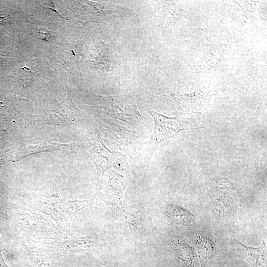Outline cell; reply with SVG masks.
Wrapping results in <instances>:
<instances>
[{
    "mask_svg": "<svg viewBox=\"0 0 267 267\" xmlns=\"http://www.w3.org/2000/svg\"><path fill=\"white\" fill-rule=\"evenodd\" d=\"M93 200H70L59 198L58 194L46 195L37 201V211L55 221L60 229L70 228L74 216L81 210L94 205Z\"/></svg>",
    "mask_w": 267,
    "mask_h": 267,
    "instance_id": "cell-1",
    "label": "cell"
},
{
    "mask_svg": "<svg viewBox=\"0 0 267 267\" xmlns=\"http://www.w3.org/2000/svg\"><path fill=\"white\" fill-rule=\"evenodd\" d=\"M153 118L154 126L153 134L149 140L145 143L144 157L147 166L160 143L174 137L178 133L192 129L190 122L179 117H168L156 111L150 110Z\"/></svg>",
    "mask_w": 267,
    "mask_h": 267,
    "instance_id": "cell-2",
    "label": "cell"
},
{
    "mask_svg": "<svg viewBox=\"0 0 267 267\" xmlns=\"http://www.w3.org/2000/svg\"><path fill=\"white\" fill-rule=\"evenodd\" d=\"M89 145L88 154L93 162L97 174V186L101 188L105 171L112 167L128 171L129 167L122 155L112 152L105 146L98 134L85 137Z\"/></svg>",
    "mask_w": 267,
    "mask_h": 267,
    "instance_id": "cell-3",
    "label": "cell"
},
{
    "mask_svg": "<svg viewBox=\"0 0 267 267\" xmlns=\"http://www.w3.org/2000/svg\"><path fill=\"white\" fill-rule=\"evenodd\" d=\"M18 226L30 236L55 240L62 235L60 228L37 210H20L16 213Z\"/></svg>",
    "mask_w": 267,
    "mask_h": 267,
    "instance_id": "cell-4",
    "label": "cell"
},
{
    "mask_svg": "<svg viewBox=\"0 0 267 267\" xmlns=\"http://www.w3.org/2000/svg\"><path fill=\"white\" fill-rule=\"evenodd\" d=\"M99 106L106 114L131 125L141 119L133 100L127 96H99Z\"/></svg>",
    "mask_w": 267,
    "mask_h": 267,
    "instance_id": "cell-5",
    "label": "cell"
},
{
    "mask_svg": "<svg viewBox=\"0 0 267 267\" xmlns=\"http://www.w3.org/2000/svg\"><path fill=\"white\" fill-rule=\"evenodd\" d=\"M97 244V239L95 237L55 239L46 246L44 254L56 259L73 254H90L96 249Z\"/></svg>",
    "mask_w": 267,
    "mask_h": 267,
    "instance_id": "cell-6",
    "label": "cell"
},
{
    "mask_svg": "<svg viewBox=\"0 0 267 267\" xmlns=\"http://www.w3.org/2000/svg\"><path fill=\"white\" fill-rule=\"evenodd\" d=\"M127 181L124 176L110 170L108 172V180L107 190L99 197L109 206L117 213L123 207V192Z\"/></svg>",
    "mask_w": 267,
    "mask_h": 267,
    "instance_id": "cell-7",
    "label": "cell"
},
{
    "mask_svg": "<svg viewBox=\"0 0 267 267\" xmlns=\"http://www.w3.org/2000/svg\"><path fill=\"white\" fill-rule=\"evenodd\" d=\"M231 244L237 257L247 261L251 267H267V246L264 240L257 248L247 246L234 238Z\"/></svg>",
    "mask_w": 267,
    "mask_h": 267,
    "instance_id": "cell-8",
    "label": "cell"
},
{
    "mask_svg": "<svg viewBox=\"0 0 267 267\" xmlns=\"http://www.w3.org/2000/svg\"><path fill=\"white\" fill-rule=\"evenodd\" d=\"M121 219L133 233L141 231L145 220V210L141 205H131L122 207L118 213Z\"/></svg>",
    "mask_w": 267,
    "mask_h": 267,
    "instance_id": "cell-9",
    "label": "cell"
},
{
    "mask_svg": "<svg viewBox=\"0 0 267 267\" xmlns=\"http://www.w3.org/2000/svg\"><path fill=\"white\" fill-rule=\"evenodd\" d=\"M165 213L171 222L178 225H189L194 220V216L191 212L175 204H167Z\"/></svg>",
    "mask_w": 267,
    "mask_h": 267,
    "instance_id": "cell-10",
    "label": "cell"
},
{
    "mask_svg": "<svg viewBox=\"0 0 267 267\" xmlns=\"http://www.w3.org/2000/svg\"><path fill=\"white\" fill-rule=\"evenodd\" d=\"M11 208L3 184L0 181V233L5 234L9 229Z\"/></svg>",
    "mask_w": 267,
    "mask_h": 267,
    "instance_id": "cell-11",
    "label": "cell"
},
{
    "mask_svg": "<svg viewBox=\"0 0 267 267\" xmlns=\"http://www.w3.org/2000/svg\"><path fill=\"white\" fill-rule=\"evenodd\" d=\"M32 267H54L48 257L38 250L24 245Z\"/></svg>",
    "mask_w": 267,
    "mask_h": 267,
    "instance_id": "cell-12",
    "label": "cell"
},
{
    "mask_svg": "<svg viewBox=\"0 0 267 267\" xmlns=\"http://www.w3.org/2000/svg\"><path fill=\"white\" fill-rule=\"evenodd\" d=\"M4 250H5L0 237V267H8L5 263L2 255V252Z\"/></svg>",
    "mask_w": 267,
    "mask_h": 267,
    "instance_id": "cell-13",
    "label": "cell"
}]
</instances>
